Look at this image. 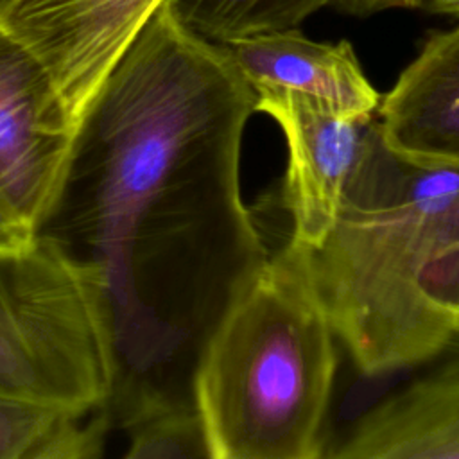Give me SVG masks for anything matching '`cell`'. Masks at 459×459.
<instances>
[{"mask_svg": "<svg viewBox=\"0 0 459 459\" xmlns=\"http://www.w3.org/2000/svg\"><path fill=\"white\" fill-rule=\"evenodd\" d=\"M129 459L203 457L213 459L206 425L199 409L172 411L145 418L127 429Z\"/></svg>", "mask_w": 459, "mask_h": 459, "instance_id": "cell-13", "label": "cell"}, {"mask_svg": "<svg viewBox=\"0 0 459 459\" xmlns=\"http://www.w3.org/2000/svg\"><path fill=\"white\" fill-rule=\"evenodd\" d=\"M109 391L108 341L81 274L38 238L0 249V394L91 412Z\"/></svg>", "mask_w": 459, "mask_h": 459, "instance_id": "cell-4", "label": "cell"}, {"mask_svg": "<svg viewBox=\"0 0 459 459\" xmlns=\"http://www.w3.org/2000/svg\"><path fill=\"white\" fill-rule=\"evenodd\" d=\"M418 0H328V5L355 16H368L391 7H416Z\"/></svg>", "mask_w": 459, "mask_h": 459, "instance_id": "cell-15", "label": "cell"}, {"mask_svg": "<svg viewBox=\"0 0 459 459\" xmlns=\"http://www.w3.org/2000/svg\"><path fill=\"white\" fill-rule=\"evenodd\" d=\"M109 421L29 398L0 394V459H91L102 454Z\"/></svg>", "mask_w": 459, "mask_h": 459, "instance_id": "cell-11", "label": "cell"}, {"mask_svg": "<svg viewBox=\"0 0 459 459\" xmlns=\"http://www.w3.org/2000/svg\"><path fill=\"white\" fill-rule=\"evenodd\" d=\"M77 126L47 66L0 23V203L32 230L57 188Z\"/></svg>", "mask_w": 459, "mask_h": 459, "instance_id": "cell-5", "label": "cell"}, {"mask_svg": "<svg viewBox=\"0 0 459 459\" xmlns=\"http://www.w3.org/2000/svg\"><path fill=\"white\" fill-rule=\"evenodd\" d=\"M255 104L224 47L161 2L79 120L32 231L93 294L109 425L197 409L203 353L269 262L238 186Z\"/></svg>", "mask_w": 459, "mask_h": 459, "instance_id": "cell-1", "label": "cell"}, {"mask_svg": "<svg viewBox=\"0 0 459 459\" xmlns=\"http://www.w3.org/2000/svg\"><path fill=\"white\" fill-rule=\"evenodd\" d=\"M163 0H16L0 23L47 66L77 124Z\"/></svg>", "mask_w": 459, "mask_h": 459, "instance_id": "cell-7", "label": "cell"}, {"mask_svg": "<svg viewBox=\"0 0 459 459\" xmlns=\"http://www.w3.org/2000/svg\"><path fill=\"white\" fill-rule=\"evenodd\" d=\"M416 7L429 13L459 16V0H418Z\"/></svg>", "mask_w": 459, "mask_h": 459, "instance_id": "cell-16", "label": "cell"}, {"mask_svg": "<svg viewBox=\"0 0 459 459\" xmlns=\"http://www.w3.org/2000/svg\"><path fill=\"white\" fill-rule=\"evenodd\" d=\"M385 142L423 163L459 165V27L432 34L382 97Z\"/></svg>", "mask_w": 459, "mask_h": 459, "instance_id": "cell-9", "label": "cell"}, {"mask_svg": "<svg viewBox=\"0 0 459 459\" xmlns=\"http://www.w3.org/2000/svg\"><path fill=\"white\" fill-rule=\"evenodd\" d=\"M34 240L32 228L0 203V249L22 247Z\"/></svg>", "mask_w": 459, "mask_h": 459, "instance_id": "cell-14", "label": "cell"}, {"mask_svg": "<svg viewBox=\"0 0 459 459\" xmlns=\"http://www.w3.org/2000/svg\"><path fill=\"white\" fill-rule=\"evenodd\" d=\"M14 2H16V0H0V20H2L4 14L13 7Z\"/></svg>", "mask_w": 459, "mask_h": 459, "instance_id": "cell-17", "label": "cell"}, {"mask_svg": "<svg viewBox=\"0 0 459 459\" xmlns=\"http://www.w3.org/2000/svg\"><path fill=\"white\" fill-rule=\"evenodd\" d=\"M325 457L459 459V371L412 382L378 402Z\"/></svg>", "mask_w": 459, "mask_h": 459, "instance_id": "cell-10", "label": "cell"}, {"mask_svg": "<svg viewBox=\"0 0 459 459\" xmlns=\"http://www.w3.org/2000/svg\"><path fill=\"white\" fill-rule=\"evenodd\" d=\"M256 111L273 117L287 142L281 201L290 215L289 244L317 247L328 235L350 174L375 117H346L294 91L256 95Z\"/></svg>", "mask_w": 459, "mask_h": 459, "instance_id": "cell-6", "label": "cell"}, {"mask_svg": "<svg viewBox=\"0 0 459 459\" xmlns=\"http://www.w3.org/2000/svg\"><path fill=\"white\" fill-rule=\"evenodd\" d=\"M255 95L294 91L346 117H375L380 93L362 72L348 41L319 43L298 29L221 43Z\"/></svg>", "mask_w": 459, "mask_h": 459, "instance_id": "cell-8", "label": "cell"}, {"mask_svg": "<svg viewBox=\"0 0 459 459\" xmlns=\"http://www.w3.org/2000/svg\"><path fill=\"white\" fill-rule=\"evenodd\" d=\"M296 249L364 375L423 364L459 339V165L394 151L377 117L328 235Z\"/></svg>", "mask_w": 459, "mask_h": 459, "instance_id": "cell-2", "label": "cell"}, {"mask_svg": "<svg viewBox=\"0 0 459 459\" xmlns=\"http://www.w3.org/2000/svg\"><path fill=\"white\" fill-rule=\"evenodd\" d=\"M337 335L289 242L228 312L195 377L213 459L325 457Z\"/></svg>", "mask_w": 459, "mask_h": 459, "instance_id": "cell-3", "label": "cell"}, {"mask_svg": "<svg viewBox=\"0 0 459 459\" xmlns=\"http://www.w3.org/2000/svg\"><path fill=\"white\" fill-rule=\"evenodd\" d=\"M197 36L226 43L238 38L290 30L328 5V0H163Z\"/></svg>", "mask_w": 459, "mask_h": 459, "instance_id": "cell-12", "label": "cell"}]
</instances>
